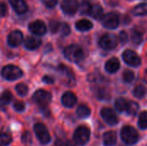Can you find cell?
Masks as SVG:
<instances>
[{
	"instance_id": "1",
	"label": "cell",
	"mask_w": 147,
	"mask_h": 146,
	"mask_svg": "<svg viewBox=\"0 0 147 146\" xmlns=\"http://www.w3.org/2000/svg\"><path fill=\"white\" fill-rule=\"evenodd\" d=\"M65 57L71 62L78 63L84 59V52L82 47L78 45H71L64 51Z\"/></svg>"
},
{
	"instance_id": "2",
	"label": "cell",
	"mask_w": 147,
	"mask_h": 146,
	"mask_svg": "<svg viewBox=\"0 0 147 146\" xmlns=\"http://www.w3.org/2000/svg\"><path fill=\"white\" fill-rule=\"evenodd\" d=\"M121 139L127 145H134L139 140V133L138 132L130 126H124L121 132Z\"/></svg>"
},
{
	"instance_id": "3",
	"label": "cell",
	"mask_w": 147,
	"mask_h": 146,
	"mask_svg": "<svg viewBox=\"0 0 147 146\" xmlns=\"http://www.w3.org/2000/svg\"><path fill=\"white\" fill-rule=\"evenodd\" d=\"M90 137V131L85 126H79L77 128L74 133V141L77 145L80 146L85 145Z\"/></svg>"
},
{
	"instance_id": "4",
	"label": "cell",
	"mask_w": 147,
	"mask_h": 146,
	"mask_svg": "<svg viewBox=\"0 0 147 146\" xmlns=\"http://www.w3.org/2000/svg\"><path fill=\"white\" fill-rule=\"evenodd\" d=\"M1 74L5 79L13 81V80H16V79L20 78L22 76V71L17 66L6 65L2 69Z\"/></svg>"
},
{
	"instance_id": "5",
	"label": "cell",
	"mask_w": 147,
	"mask_h": 146,
	"mask_svg": "<svg viewBox=\"0 0 147 146\" xmlns=\"http://www.w3.org/2000/svg\"><path fill=\"white\" fill-rule=\"evenodd\" d=\"M58 71L60 74V77H61V81H62L63 84H65V86H69V87L74 85L75 77H74L72 71L68 67L61 65L59 66Z\"/></svg>"
},
{
	"instance_id": "6",
	"label": "cell",
	"mask_w": 147,
	"mask_h": 146,
	"mask_svg": "<svg viewBox=\"0 0 147 146\" xmlns=\"http://www.w3.org/2000/svg\"><path fill=\"white\" fill-rule=\"evenodd\" d=\"M51 100H52L51 94L44 89L37 90L33 96V101L42 108L47 107L50 103Z\"/></svg>"
},
{
	"instance_id": "7",
	"label": "cell",
	"mask_w": 147,
	"mask_h": 146,
	"mask_svg": "<svg viewBox=\"0 0 147 146\" xmlns=\"http://www.w3.org/2000/svg\"><path fill=\"white\" fill-rule=\"evenodd\" d=\"M34 130L36 137L41 144L47 145L51 141V136L48 130L42 123H36L34 126Z\"/></svg>"
},
{
	"instance_id": "8",
	"label": "cell",
	"mask_w": 147,
	"mask_h": 146,
	"mask_svg": "<svg viewBox=\"0 0 147 146\" xmlns=\"http://www.w3.org/2000/svg\"><path fill=\"white\" fill-rule=\"evenodd\" d=\"M118 44L117 37L113 34H106L101 37L99 40V45L102 48L110 50L115 48Z\"/></svg>"
},
{
	"instance_id": "9",
	"label": "cell",
	"mask_w": 147,
	"mask_h": 146,
	"mask_svg": "<svg viewBox=\"0 0 147 146\" xmlns=\"http://www.w3.org/2000/svg\"><path fill=\"white\" fill-rule=\"evenodd\" d=\"M124 61L131 66H139L141 64V59L138 54L133 50H127L123 52Z\"/></svg>"
},
{
	"instance_id": "10",
	"label": "cell",
	"mask_w": 147,
	"mask_h": 146,
	"mask_svg": "<svg viewBox=\"0 0 147 146\" xmlns=\"http://www.w3.org/2000/svg\"><path fill=\"white\" fill-rule=\"evenodd\" d=\"M101 115L104 121L109 126H115L118 123V117L115 113L109 108H104L101 111Z\"/></svg>"
},
{
	"instance_id": "11",
	"label": "cell",
	"mask_w": 147,
	"mask_h": 146,
	"mask_svg": "<svg viewBox=\"0 0 147 146\" xmlns=\"http://www.w3.org/2000/svg\"><path fill=\"white\" fill-rule=\"evenodd\" d=\"M102 25L109 29H115L119 25V17L115 13H109L103 16Z\"/></svg>"
},
{
	"instance_id": "12",
	"label": "cell",
	"mask_w": 147,
	"mask_h": 146,
	"mask_svg": "<svg viewBox=\"0 0 147 146\" xmlns=\"http://www.w3.org/2000/svg\"><path fill=\"white\" fill-rule=\"evenodd\" d=\"M61 8L65 14L74 15L78 9V3L77 0H63Z\"/></svg>"
},
{
	"instance_id": "13",
	"label": "cell",
	"mask_w": 147,
	"mask_h": 146,
	"mask_svg": "<svg viewBox=\"0 0 147 146\" xmlns=\"http://www.w3.org/2000/svg\"><path fill=\"white\" fill-rule=\"evenodd\" d=\"M28 29L31 33L36 35H43L47 32V27L45 23L40 20L31 22L28 26Z\"/></svg>"
},
{
	"instance_id": "14",
	"label": "cell",
	"mask_w": 147,
	"mask_h": 146,
	"mask_svg": "<svg viewBox=\"0 0 147 146\" xmlns=\"http://www.w3.org/2000/svg\"><path fill=\"white\" fill-rule=\"evenodd\" d=\"M22 34L19 30H14L8 35V43L10 46L16 47L22 42Z\"/></svg>"
},
{
	"instance_id": "15",
	"label": "cell",
	"mask_w": 147,
	"mask_h": 146,
	"mask_svg": "<svg viewBox=\"0 0 147 146\" xmlns=\"http://www.w3.org/2000/svg\"><path fill=\"white\" fill-rule=\"evenodd\" d=\"M41 44V40L37 36H28L24 40V46L28 50L37 49Z\"/></svg>"
},
{
	"instance_id": "16",
	"label": "cell",
	"mask_w": 147,
	"mask_h": 146,
	"mask_svg": "<svg viewBox=\"0 0 147 146\" xmlns=\"http://www.w3.org/2000/svg\"><path fill=\"white\" fill-rule=\"evenodd\" d=\"M14 10L18 14H23L28 10V5L24 0H9Z\"/></svg>"
},
{
	"instance_id": "17",
	"label": "cell",
	"mask_w": 147,
	"mask_h": 146,
	"mask_svg": "<svg viewBox=\"0 0 147 146\" xmlns=\"http://www.w3.org/2000/svg\"><path fill=\"white\" fill-rule=\"evenodd\" d=\"M62 103L66 108H71L77 103V97L71 92H65L62 96Z\"/></svg>"
},
{
	"instance_id": "18",
	"label": "cell",
	"mask_w": 147,
	"mask_h": 146,
	"mask_svg": "<svg viewBox=\"0 0 147 146\" xmlns=\"http://www.w3.org/2000/svg\"><path fill=\"white\" fill-rule=\"evenodd\" d=\"M120 61L116 58H112L109 60L107 61L105 65V69L107 70L108 72L109 73H115L120 69Z\"/></svg>"
},
{
	"instance_id": "19",
	"label": "cell",
	"mask_w": 147,
	"mask_h": 146,
	"mask_svg": "<svg viewBox=\"0 0 147 146\" xmlns=\"http://www.w3.org/2000/svg\"><path fill=\"white\" fill-rule=\"evenodd\" d=\"M117 137L115 132L109 131L104 133L103 135V143L105 146H114L116 144Z\"/></svg>"
},
{
	"instance_id": "20",
	"label": "cell",
	"mask_w": 147,
	"mask_h": 146,
	"mask_svg": "<svg viewBox=\"0 0 147 146\" xmlns=\"http://www.w3.org/2000/svg\"><path fill=\"white\" fill-rule=\"evenodd\" d=\"M93 27V23L86 19H82L77 22L76 23V28L79 31L84 32V31H88L90 29H91Z\"/></svg>"
},
{
	"instance_id": "21",
	"label": "cell",
	"mask_w": 147,
	"mask_h": 146,
	"mask_svg": "<svg viewBox=\"0 0 147 146\" xmlns=\"http://www.w3.org/2000/svg\"><path fill=\"white\" fill-rule=\"evenodd\" d=\"M90 15L96 19V20H99L102 18V15H103V10H102V8L99 5V4H94L91 6L90 8Z\"/></svg>"
},
{
	"instance_id": "22",
	"label": "cell",
	"mask_w": 147,
	"mask_h": 146,
	"mask_svg": "<svg viewBox=\"0 0 147 146\" xmlns=\"http://www.w3.org/2000/svg\"><path fill=\"white\" fill-rule=\"evenodd\" d=\"M115 105V108L119 112L122 113V112H126V110L127 108L128 102L124 98H118V99H116Z\"/></svg>"
},
{
	"instance_id": "23",
	"label": "cell",
	"mask_w": 147,
	"mask_h": 146,
	"mask_svg": "<svg viewBox=\"0 0 147 146\" xmlns=\"http://www.w3.org/2000/svg\"><path fill=\"white\" fill-rule=\"evenodd\" d=\"M77 114L81 119L87 118L90 114V109L85 105H80L77 109Z\"/></svg>"
},
{
	"instance_id": "24",
	"label": "cell",
	"mask_w": 147,
	"mask_h": 146,
	"mask_svg": "<svg viewBox=\"0 0 147 146\" xmlns=\"http://www.w3.org/2000/svg\"><path fill=\"white\" fill-rule=\"evenodd\" d=\"M90 8H91V4L90 3V2L87 0H84L80 4L79 11L82 15H89L90 11Z\"/></svg>"
},
{
	"instance_id": "25",
	"label": "cell",
	"mask_w": 147,
	"mask_h": 146,
	"mask_svg": "<svg viewBox=\"0 0 147 146\" xmlns=\"http://www.w3.org/2000/svg\"><path fill=\"white\" fill-rule=\"evenodd\" d=\"M131 38H132V40L134 44L140 45L143 40V34L141 32H140L138 30H133Z\"/></svg>"
},
{
	"instance_id": "26",
	"label": "cell",
	"mask_w": 147,
	"mask_h": 146,
	"mask_svg": "<svg viewBox=\"0 0 147 146\" xmlns=\"http://www.w3.org/2000/svg\"><path fill=\"white\" fill-rule=\"evenodd\" d=\"M146 11L147 5L146 3H140L134 9V13L136 15H146Z\"/></svg>"
},
{
	"instance_id": "27",
	"label": "cell",
	"mask_w": 147,
	"mask_h": 146,
	"mask_svg": "<svg viewBox=\"0 0 147 146\" xmlns=\"http://www.w3.org/2000/svg\"><path fill=\"white\" fill-rule=\"evenodd\" d=\"M138 110H139L138 103H136L134 102H128V105H127V108L126 112L129 115H135L137 114Z\"/></svg>"
},
{
	"instance_id": "28",
	"label": "cell",
	"mask_w": 147,
	"mask_h": 146,
	"mask_svg": "<svg viewBox=\"0 0 147 146\" xmlns=\"http://www.w3.org/2000/svg\"><path fill=\"white\" fill-rule=\"evenodd\" d=\"M12 100V94L9 90H5L0 96V103L2 104H9Z\"/></svg>"
},
{
	"instance_id": "29",
	"label": "cell",
	"mask_w": 147,
	"mask_h": 146,
	"mask_svg": "<svg viewBox=\"0 0 147 146\" xmlns=\"http://www.w3.org/2000/svg\"><path fill=\"white\" fill-rule=\"evenodd\" d=\"M134 96H135V97H137V98H139V99H141V98H143L144 96H145V95H146V88H145V86H143V85H138L135 89H134Z\"/></svg>"
},
{
	"instance_id": "30",
	"label": "cell",
	"mask_w": 147,
	"mask_h": 146,
	"mask_svg": "<svg viewBox=\"0 0 147 146\" xmlns=\"http://www.w3.org/2000/svg\"><path fill=\"white\" fill-rule=\"evenodd\" d=\"M139 126L142 130H146L147 127V113L146 111L142 112L139 119Z\"/></svg>"
},
{
	"instance_id": "31",
	"label": "cell",
	"mask_w": 147,
	"mask_h": 146,
	"mask_svg": "<svg viewBox=\"0 0 147 146\" xmlns=\"http://www.w3.org/2000/svg\"><path fill=\"white\" fill-rule=\"evenodd\" d=\"M12 141V138L8 133H1L0 134V146L9 145Z\"/></svg>"
},
{
	"instance_id": "32",
	"label": "cell",
	"mask_w": 147,
	"mask_h": 146,
	"mask_svg": "<svg viewBox=\"0 0 147 146\" xmlns=\"http://www.w3.org/2000/svg\"><path fill=\"white\" fill-rule=\"evenodd\" d=\"M16 92L18 93L19 96H24L28 94V88L26 84L24 83H19L16 86Z\"/></svg>"
},
{
	"instance_id": "33",
	"label": "cell",
	"mask_w": 147,
	"mask_h": 146,
	"mask_svg": "<svg viewBox=\"0 0 147 146\" xmlns=\"http://www.w3.org/2000/svg\"><path fill=\"white\" fill-rule=\"evenodd\" d=\"M123 80L126 83H132L134 80V73L132 71H126L123 73Z\"/></svg>"
},
{
	"instance_id": "34",
	"label": "cell",
	"mask_w": 147,
	"mask_h": 146,
	"mask_svg": "<svg viewBox=\"0 0 147 146\" xmlns=\"http://www.w3.org/2000/svg\"><path fill=\"white\" fill-rule=\"evenodd\" d=\"M50 29L53 33L58 32V30L60 28V23L57 21H52L50 22Z\"/></svg>"
},
{
	"instance_id": "35",
	"label": "cell",
	"mask_w": 147,
	"mask_h": 146,
	"mask_svg": "<svg viewBox=\"0 0 147 146\" xmlns=\"http://www.w3.org/2000/svg\"><path fill=\"white\" fill-rule=\"evenodd\" d=\"M60 28H61V34H62L63 36H67L71 33L70 27L66 23H64V24L60 25Z\"/></svg>"
},
{
	"instance_id": "36",
	"label": "cell",
	"mask_w": 147,
	"mask_h": 146,
	"mask_svg": "<svg viewBox=\"0 0 147 146\" xmlns=\"http://www.w3.org/2000/svg\"><path fill=\"white\" fill-rule=\"evenodd\" d=\"M14 108L18 112H22L25 109V104L21 101H17L14 103Z\"/></svg>"
},
{
	"instance_id": "37",
	"label": "cell",
	"mask_w": 147,
	"mask_h": 146,
	"mask_svg": "<svg viewBox=\"0 0 147 146\" xmlns=\"http://www.w3.org/2000/svg\"><path fill=\"white\" fill-rule=\"evenodd\" d=\"M22 142L25 143V144H29V143H31V141H32V137H31L30 133H28V132L23 133H22Z\"/></svg>"
},
{
	"instance_id": "38",
	"label": "cell",
	"mask_w": 147,
	"mask_h": 146,
	"mask_svg": "<svg viewBox=\"0 0 147 146\" xmlns=\"http://www.w3.org/2000/svg\"><path fill=\"white\" fill-rule=\"evenodd\" d=\"M43 3L47 7V8H53L54 6H56L58 0H42Z\"/></svg>"
},
{
	"instance_id": "39",
	"label": "cell",
	"mask_w": 147,
	"mask_h": 146,
	"mask_svg": "<svg viewBox=\"0 0 147 146\" xmlns=\"http://www.w3.org/2000/svg\"><path fill=\"white\" fill-rule=\"evenodd\" d=\"M7 14V6L3 2H0V16H5Z\"/></svg>"
},
{
	"instance_id": "40",
	"label": "cell",
	"mask_w": 147,
	"mask_h": 146,
	"mask_svg": "<svg viewBox=\"0 0 147 146\" xmlns=\"http://www.w3.org/2000/svg\"><path fill=\"white\" fill-rule=\"evenodd\" d=\"M119 39L122 44H125L127 41V34L125 31H121L119 34Z\"/></svg>"
},
{
	"instance_id": "41",
	"label": "cell",
	"mask_w": 147,
	"mask_h": 146,
	"mask_svg": "<svg viewBox=\"0 0 147 146\" xmlns=\"http://www.w3.org/2000/svg\"><path fill=\"white\" fill-rule=\"evenodd\" d=\"M42 80H43V82H45L46 83H48V84H52L54 83V79L50 76H44Z\"/></svg>"
}]
</instances>
